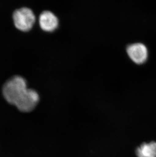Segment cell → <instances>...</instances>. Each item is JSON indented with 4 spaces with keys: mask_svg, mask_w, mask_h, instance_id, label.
<instances>
[{
    "mask_svg": "<svg viewBox=\"0 0 156 157\" xmlns=\"http://www.w3.org/2000/svg\"><path fill=\"white\" fill-rule=\"evenodd\" d=\"M138 157H156V143L143 144L136 151Z\"/></svg>",
    "mask_w": 156,
    "mask_h": 157,
    "instance_id": "obj_6",
    "label": "cell"
},
{
    "mask_svg": "<svg viewBox=\"0 0 156 157\" xmlns=\"http://www.w3.org/2000/svg\"><path fill=\"white\" fill-rule=\"evenodd\" d=\"M39 99V95L36 90L27 88L18 98L14 105L21 111L30 112L35 108Z\"/></svg>",
    "mask_w": 156,
    "mask_h": 157,
    "instance_id": "obj_3",
    "label": "cell"
},
{
    "mask_svg": "<svg viewBox=\"0 0 156 157\" xmlns=\"http://www.w3.org/2000/svg\"><path fill=\"white\" fill-rule=\"evenodd\" d=\"M14 24L16 28L24 32L30 31L35 21L34 12L30 8L22 7L16 9L13 13Z\"/></svg>",
    "mask_w": 156,
    "mask_h": 157,
    "instance_id": "obj_2",
    "label": "cell"
},
{
    "mask_svg": "<svg viewBox=\"0 0 156 157\" xmlns=\"http://www.w3.org/2000/svg\"><path fill=\"white\" fill-rule=\"evenodd\" d=\"M39 21L40 27L45 31H53L58 26V17L54 14L49 11H44L42 12Z\"/></svg>",
    "mask_w": 156,
    "mask_h": 157,
    "instance_id": "obj_5",
    "label": "cell"
},
{
    "mask_svg": "<svg viewBox=\"0 0 156 157\" xmlns=\"http://www.w3.org/2000/svg\"><path fill=\"white\" fill-rule=\"evenodd\" d=\"M27 89V81L25 79L21 76L15 75L5 82L3 85L2 92L6 101L14 105Z\"/></svg>",
    "mask_w": 156,
    "mask_h": 157,
    "instance_id": "obj_1",
    "label": "cell"
},
{
    "mask_svg": "<svg viewBox=\"0 0 156 157\" xmlns=\"http://www.w3.org/2000/svg\"><path fill=\"white\" fill-rule=\"evenodd\" d=\"M127 52L130 58L137 64H143L147 61L148 56L147 48L143 43L129 45L127 48Z\"/></svg>",
    "mask_w": 156,
    "mask_h": 157,
    "instance_id": "obj_4",
    "label": "cell"
}]
</instances>
